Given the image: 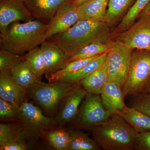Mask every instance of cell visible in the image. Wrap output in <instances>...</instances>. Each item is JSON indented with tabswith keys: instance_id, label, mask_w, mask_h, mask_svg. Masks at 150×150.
Wrapping results in <instances>:
<instances>
[{
	"instance_id": "cell-37",
	"label": "cell",
	"mask_w": 150,
	"mask_h": 150,
	"mask_svg": "<svg viewBox=\"0 0 150 150\" xmlns=\"http://www.w3.org/2000/svg\"><path fill=\"white\" fill-rule=\"evenodd\" d=\"M143 91L146 92L150 93V80L149 81L148 83L147 84L146 86L145 87L144 89V90Z\"/></svg>"
},
{
	"instance_id": "cell-34",
	"label": "cell",
	"mask_w": 150,
	"mask_h": 150,
	"mask_svg": "<svg viewBox=\"0 0 150 150\" xmlns=\"http://www.w3.org/2000/svg\"><path fill=\"white\" fill-rule=\"evenodd\" d=\"M28 149V146L25 140L13 141L0 146L1 150H26Z\"/></svg>"
},
{
	"instance_id": "cell-3",
	"label": "cell",
	"mask_w": 150,
	"mask_h": 150,
	"mask_svg": "<svg viewBox=\"0 0 150 150\" xmlns=\"http://www.w3.org/2000/svg\"><path fill=\"white\" fill-rule=\"evenodd\" d=\"M91 131L103 150H137L138 133L118 114Z\"/></svg>"
},
{
	"instance_id": "cell-2",
	"label": "cell",
	"mask_w": 150,
	"mask_h": 150,
	"mask_svg": "<svg viewBox=\"0 0 150 150\" xmlns=\"http://www.w3.org/2000/svg\"><path fill=\"white\" fill-rule=\"evenodd\" d=\"M47 26L38 20L14 22L0 34L1 49L20 55L29 52L46 40Z\"/></svg>"
},
{
	"instance_id": "cell-27",
	"label": "cell",
	"mask_w": 150,
	"mask_h": 150,
	"mask_svg": "<svg viewBox=\"0 0 150 150\" xmlns=\"http://www.w3.org/2000/svg\"><path fill=\"white\" fill-rule=\"evenodd\" d=\"M150 2V0H136L128 12L123 17L114 31V33L116 34L123 32L131 27Z\"/></svg>"
},
{
	"instance_id": "cell-14",
	"label": "cell",
	"mask_w": 150,
	"mask_h": 150,
	"mask_svg": "<svg viewBox=\"0 0 150 150\" xmlns=\"http://www.w3.org/2000/svg\"><path fill=\"white\" fill-rule=\"evenodd\" d=\"M100 95L105 108L111 115L118 114L126 105L123 88L115 82L108 81Z\"/></svg>"
},
{
	"instance_id": "cell-11",
	"label": "cell",
	"mask_w": 150,
	"mask_h": 150,
	"mask_svg": "<svg viewBox=\"0 0 150 150\" xmlns=\"http://www.w3.org/2000/svg\"><path fill=\"white\" fill-rule=\"evenodd\" d=\"M79 20L77 6L73 2L65 4L58 10L48 23L45 35L46 40L66 32Z\"/></svg>"
},
{
	"instance_id": "cell-29",
	"label": "cell",
	"mask_w": 150,
	"mask_h": 150,
	"mask_svg": "<svg viewBox=\"0 0 150 150\" xmlns=\"http://www.w3.org/2000/svg\"><path fill=\"white\" fill-rule=\"evenodd\" d=\"M100 55H98L92 58H88V59H77V60H74L72 62H69L65 65L64 67L62 69H60L56 72L52 74L47 79L48 83H52L58 81L67 75L75 72L78 70L80 69L81 68H82L93 60L96 59Z\"/></svg>"
},
{
	"instance_id": "cell-13",
	"label": "cell",
	"mask_w": 150,
	"mask_h": 150,
	"mask_svg": "<svg viewBox=\"0 0 150 150\" xmlns=\"http://www.w3.org/2000/svg\"><path fill=\"white\" fill-rule=\"evenodd\" d=\"M27 90L13 79L10 70L0 71V98L19 108L25 101Z\"/></svg>"
},
{
	"instance_id": "cell-1",
	"label": "cell",
	"mask_w": 150,
	"mask_h": 150,
	"mask_svg": "<svg viewBox=\"0 0 150 150\" xmlns=\"http://www.w3.org/2000/svg\"><path fill=\"white\" fill-rule=\"evenodd\" d=\"M110 26L104 22L79 20L66 32L47 40L59 46L69 58L78 50L91 43L112 41Z\"/></svg>"
},
{
	"instance_id": "cell-26",
	"label": "cell",
	"mask_w": 150,
	"mask_h": 150,
	"mask_svg": "<svg viewBox=\"0 0 150 150\" xmlns=\"http://www.w3.org/2000/svg\"><path fill=\"white\" fill-rule=\"evenodd\" d=\"M136 0H109L106 21L112 25L124 17L131 8Z\"/></svg>"
},
{
	"instance_id": "cell-5",
	"label": "cell",
	"mask_w": 150,
	"mask_h": 150,
	"mask_svg": "<svg viewBox=\"0 0 150 150\" xmlns=\"http://www.w3.org/2000/svg\"><path fill=\"white\" fill-rule=\"evenodd\" d=\"M150 80V50L133 51L125 83L123 87L125 96L142 92Z\"/></svg>"
},
{
	"instance_id": "cell-19",
	"label": "cell",
	"mask_w": 150,
	"mask_h": 150,
	"mask_svg": "<svg viewBox=\"0 0 150 150\" xmlns=\"http://www.w3.org/2000/svg\"><path fill=\"white\" fill-rule=\"evenodd\" d=\"M137 133L150 131V118L139 110L126 106L118 113Z\"/></svg>"
},
{
	"instance_id": "cell-35",
	"label": "cell",
	"mask_w": 150,
	"mask_h": 150,
	"mask_svg": "<svg viewBox=\"0 0 150 150\" xmlns=\"http://www.w3.org/2000/svg\"><path fill=\"white\" fill-rule=\"evenodd\" d=\"M150 14V2L149 3V4L147 5V6L146 7V8H144L141 13L140 14L139 16H141L142 15H145L149 14Z\"/></svg>"
},
{
	"instance_id": "cell-17",
	"label": "cell",
	"mask_w": 150,
	"mask_h": 150,
	"mask_svg": "<svg viewBox=\"0 0 150 150\" xmlns=\"http://www.w3.org/2000/svg\"><path fill=\"white\" fill-rule=\"evenodd\" d=\"M109 0H87L77 6L80 20L106 22Z\"/></svg>"
},
{
	"instance_id": "cell-18",
	"label": "cell",
	"mask_w": 150,
	"mask_h": 150,
	"mask_svg": "<svg viewBox=\"0 0 150 150\" xmlns=\"http://www.w3.org/2000/svg\"><path fill=\"white\" fill-rule=\"evenodd\" d=\"M108 81L107 59L103 64L79 81L80 84L88 94L100 95Z\"/></svg>"
},
{
	"instance_id": "cell-25",
	"label": "cell",
	"mask_w": 150,
	"mask_h": 150,
	"mask_svg": "<svg viewBox=\"0 0 150 150\" xmlns=\"http://www.w3.org/2000/svg\"><path fill=\"white\" fill-rule=\"evenodd\" d=\"M108 52L101 54L96 59L81 68L80 69L67 75L58 81L67 83L79 82L82 79L99 69L107 59Z\"/></svg>"
},
{
	"instance_id": "cell-36",
	"label": "cell",
	"mask_w": 150,
	"mask_h": 150,
	"mask_svg": "<svg viewBox=\"0 0 150 150\" xmlns=\"http://www.w3.org/2000/svg\"><path fill=\"white\" fill-rule=\"evenodd\" d=\"M87 0H74L73 2V4L76 6H79L81 4H82Z\"/></svg>"
},
{
	"instance_id": "cell-32",
	"label": "cell",
	"mask_w": 150,
	"mask_h": 150,
	"mask_svg": "<svg viewBox=\"0 0 150 150\" xmlns=\"http://www.w3.org/2000/svg\"><path fill=\"white\" fill-rule=\"evenodd\" d=\"M25 60L24 55H20L1 49L0 51V71L10 70L15 64Z\"/></svg>"
},
{
	"instance_id": "cell-30",
	"label": "cell",
	"mask_w": 150,
	"mask_h": 150,
	"mask_svg": "<svg viewBox=\"0 0 150 150\" xmlns=\"http://www.w3.org/2000/svg\"><path fill=\"white\" fill-rule=\"evenodd\" d=\"M1 121L21 122L19 108L2 98H0Z\"/></svg>"
},
{
	"instance_id": "cell-24",
	"label": "cell",
	"mask_w": 150,
	"mask_h": 150,
	"mask_svg": "<svg viewBox=\"0 0 150 150\" xmlns=\"http://www.w3.org/2000/svg\"><path fill=\"white\" fill-rule=\"evenodd\" d=\"M70 142L68 150H100L101 147L94 139L78 130H69Z\"/></svg>"
},
{
	"instance_id": "cell-7",
	"label": "cell",
	"mask_w": 150,
	"mask_h": 150,
	"mask_svg": "<svg viewBox=\"0 0 150 150\" xmlns=\"http://www.w3.org/2000/svg\"><path fill=\"white\" fill-rule=\"evenodd\" d=\"M19 111L28 138L42 137L45 132L58 125L55 118L46 116L39 108L26 100L19 108Z\"/></svg>"
},
{
	"instance_id": "cell-31",
	"label": "cell",
	"mask_w": 150,
	"mask_h": 150,
	"mask_svg": "<svg viewBox=\"0 0 150 150\" xmlns=\"http://www.w3.org/2000/svg\"><path fill=\"white\" fill-rule=\"evenodd\" d=\"M131 96L130 107L139 110L150 118V93L143 91Z\"/></svg>"
},
{
	"instance_id": "cell-22",
	"label": "cell",
	"mask_w": 150,
	"mask_h": 150,
	"mask_svg": "<svg viewBox=\"0 0 150 150\" xmlns=\"http://www.w3.org/2000/svg\"><path fill=\"white\" fill-rule=\"evenodd\" d=\"M28 138L27 132L21 122L0 124V146L9 142Z\"/></svg>"
},
{
	"instance_id": "cell-9",
	"label": "cell",
	"mask_w": 150,
	"mask_h": 150,
	"mask_svg": "<svg viewBox=\"0 0 150 150\" xmlns=\"http://www.w3.org/2000/svg\"><path fill=\"white\" fill-rule=\"evenodd\" d=\"M128 29L115 38L134 49L150 50V14L141 16Z\"/></svg>"
},
{
	"instance_id": "cell-10",
	"label": "cell",
	"mask_w": 150,
	"mask_h": 150,
	"mask_svg": "<svg viewBox=\"0 0 150 150\" xmlns=\"http://www.w3.org/2000/svg\"><path fill=\"white\" fill-rule=\"evenodd\" d=\"M34 17L25 0L0 1V31L3 33L11 23L18 21L26 22Z\"/></svg>"
},
{
	"instance_id": "cell-16",
	"label": "cell",
	"mask_w": 150,
	"mask_h": 150,
	"mask_svg": "<svg viewBox=\"0 0 150 150\" xmlns=\"http://www.w3.org/2000/svg\"><path fill=\"white\" fill-rule=\"evenodd\" d=\"M74 0H25L33 17L50 21L61 7Z\"/></svg>"
},
{
	"instance_id": "cell-20",
	"label": "cell",
	"mask_w": 150,
	"mask_h": 150,
	"mask_svg": "<svg viewBox=\"0 0 150 150\" xmlns=\"http://www.w3.org/2000/svg\"><path fill=\"white\" fill-rule=\"evenodd\" d=\"M10 73L13 79L27 90L40 81L25 60L13 65L11 68Z\"/></svg>"
},
{
	"instance_id": "cell-15",
	"label": "cell",
	"mask_w": 150,
	"mask_h": 150,
	"mask_svg": "<svg viewBox=\"0 0 150 150\" xmlns=\"http://www.w3.org/2000/svg\"><path fill=\"white\" fill-rule=\"evenodd\" d=\"M40 48L44 56V75L47 79L52 74L63 68L68 56L59 46L49 40L44 41Z\"/></svg>"
},
{
	"instance_id": "cell-8",
	"label": "cell",
	"mask_w": 150,
	"mask_h": 150,
	"mask_svg": "<svg viewBox=\"0 0 150 150\" xmlns=\"http://www.w3.org/2000/svg\"><path fill=\"white\" fill-rule=\"evenodd\" d=\"M112 115L105 108L100 95L87 94L79 110L76 126L91 130L108 121Z\"/></svg>"
},
{
	"instance_id": "cell-6",
	"label": "cell",
	"mask_w": 150,
	"mask_h": 150,
	"mask_svg": "<svg viewBox=\"0 0 150 150\" xmlns=\"http://www.w3.org/2000/svg\"><path fill=\"white\" fill-rule=\"evenodd\" d=\"M134 49L118 40L113 41L108 53V81L115 82L123 88L129 71Z\"/></svg>"
},
{
	"instance_id": "cell-12",
	"label": "cell",
	"mask_w": 150,
	"mask_h": 150,
	"mask_svg": "<svg viewBox=\"0 0 150 150\" xmlns=\"http://www.w3.org/2000/svg\"><path fill=\"white\" fill-rule=\"evenodd\" d=\"M87 94L79 83L65 98L59 113L54 118L58 125L67 124L76 118L79 106Z\"/></svg>"
},
{
	"instance_id": "cell-4",
	"label": "cell",
	"mask_w": 150,
	"mask_h": 150,
	"mask_svg": "<svg viewBox=\"0 0 150 150\" xmlns=\"http://www.w3.org/2000/svg\"><path fill=\"white\" fill-rule=\"evenodd\" d=\"M79 84V82L45 83L40 81L28 89L27 93L44 111L52 114L65 98Z\"/></svg>"
},
{
	"instance_id": "cell-23",
	"label": "cell",
	"mask_w": 150,
	"mask_h": 150,
	"mask_svg": "<svg viewBox=\"0 0 150 150\" xmlns=\"http://www.w3.org/2000/svg\"><path fill=\"white\" fill-rule=\"evenodd\" d=\"M112 46L113 41L108 43H91L81 48L69 56L65 62L64 67L68 63L74 60L92 58L107 53L112 48Z\"/></svg>"
},
{
	"instance_id": "cell-33",
	"label": "cell",
	"mask_w": 150,
	"mask_h": 150,
	"mask_svg": "<svg viewBox=\"0 0 150 150\" xmlns=\"http://www.w3.org/2000/svg\"><path fill=\"white\" fill-rule=\"evenodd\" d=\"M137 150H150V131L137 134Z\"/></svg>"
},
{
	"instance_id": "cell-28",
	"label": "cell",
	"mask_w": 150,
	"mask_h": 150,
	"mask_svg": "<svg viewBox=\"0 0 150 150\" xmlns=\"http://www.w3.org/2000/svg\"><path fill=\"white\" fill-rule=\"evenodd\" d=\"M25 60L27 62L38 79L41 81L45 72L44 56L40 47H36L24 55Z\"/></svg>"
},
{
	"instance_id": "cell-21",
	"label": "cell",
	"mask_w": 150,
	"mask_h": 150,
	"mask_svg": "<svg viewBox=\"0 0 150 150\" xmlns=\"http://www.w3.org/2000/svg\"><path fill=\"white\" fill-rule=\"evenodd\" d=\"M45 138L50 146L56 150H68L69 145L70 135L62 126H58L45 132L42 137Z\"/></svg>"
}]
</instances>
